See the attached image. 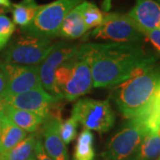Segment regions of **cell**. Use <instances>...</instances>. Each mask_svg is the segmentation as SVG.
I'll return each mask as SVG.
<instances>
[{"instance_id":"obj_1","label":"cell","mask_w":160,"mask_h":160,"mask_svg":"<svg viewBox=\"0 0 160 160\" xmlns=\"http://www.w3.org/2000/svg\"><path fill=\"white\" fill-rule=\"evenodd\" d=\"M80 49L89 61L93 86L97 88H112L158 60L141 44L86 43Z\"/></svg>"},{"instance_id":"obj_2","label":"cell","mask_w":160,"mask_h":160,"mask_svg":"<svg viewBox=\"0 0 160 160\" xmlns=\"http://www.w3.org/2000/svg\"><path fill=\"white\" fill-rule=\"evenodd\" d=\"M160 83V63H150L138 69L125 81L112 87L111 98L127 119L136 117L153 96Z\"/></svg>"},{"instance_id":"obj_3","label":"cell","mask_w":160,"mask_h":160,"mask_svg":"<svg viewBox=\"0 0 160 160\" xmlns=\"http://www.w3.org/2000/svg\"><path fill=\"white\" fill-rule=\"evenodd\" d=\"M92 86L90 63L79 47L73 57L56 69L54 73V96L71 102L89 92Z\"/></svg>"},{"instance_id":"obj_4","label":"cell","mask_w":160,"mask_h":160,"mask_svg":"<svg viewBox=\"0 0 160 160\" xmlns=\"http://www.w3.org/2000/svg\"><path fill=\"white\" fill-rule=\"evenodd\" d=\"M85 0H55L40 6L33 21L22 28L23 34L50 38L57 37L58 31L66 15Z\"/></svg>"},{"instance_id":"obj_5","label":"cell","mask_w":160,"mask_h":160,"mask_svg":"<svg viewBox=\"0 0 160 160\" xmlns=\"http://www.w3.org/2000/svg\"><path fill=\"white\" fill-rule=\"evenodd\" d=\"M89 37L94 40L118 44L142 45L145 40L133 20L127 14L118 12L105 13L102 22L92 30Z\"/></svg>"},{"instance_id":"obj_6","label":"cell","mask_w":160,"mask_h":160,"mask_svg":"<svg viewBox=\"0 0 160 160\" xmlns=\"http://www.w3.org/2000/svg\"><path fill=\"white\" fill-rule=\"evenodd\" d=\"M53 44L50 38L22 34L15 38L5 52V63L23 66H38L52 49Z\"/></svg>"},{"instance_id":"obj_7","label":"cell","mask_w":160,"mask_h":160,"mask_svg":"<svg viewBox=\"0 0 160 160\" xmlns=\"http://www.w3.org/2000/svg\"><path fill=\"white\" fill-rule=\"evenodd\" d=\"M124 127L115 133L101 153L102 160H130L149 131L135 118L128 119Z\"/></svg>"},{"instance_id":"obj_8","label":"cell","mask_w":160,"mask_h":160,"mask_svg":"<svg viewBox=\"0 0 160 160\" xmlns=\"http://www.w3.org/2000/svg\"><path fill=\"white\" fill-rule=\"evenodd\" d=\"M71 116L87 130L99 133L109 132L114 126L115 113L109 100L80 99L75 103Z\"/></svg>"},{"instance_id":"obj_9","label":"cell","mask_w":160,"mask_h":160,"mask_svg":"<svg viewBox=\"0 0 160 160\" xmlns=\"http://www.w3.org/2000/svg\"><path fill=\"white\" fill-rule=\"evenodd\" d=\"M80 46L68 42L54 43L52 49L38 65V73L41 85L47 92L54 96V73L66 61L73 57Z\"/></svg>"},{"instance_id":"obj_10","label":"cell","mask_w":160,"mask_h":160,"mask_svg":"<svg viewBox=\"0 0 160 160\" xmlns=\"http://www.w3.org/2000/svg\"><path fill=\"white\" fill-rule=\"evenodd\" d=\"M5 103L16 109L27 110L43 118L48 116L50 110L61 100L50 94L44 88H37L18 94L2 96Z\"/></svg>"},{"instance_id":"obj_11","label":"cell","mask_w":160,"mask_h":160,"mask_svg":"<svg viewBox=\"0 0 160 160\" xmlns=\"http://www.w3.org/2000/svg\"><path fill=\"white\" fill-rule=\"evenodd\" d=\"M6 77L5 95L18 94L37 88L41 85L38 66H23L11 63H0Z\"/></svg>"},{"instance_id":"obj_12","label":"cell","mask_w":160,"mask_h":160,"mask_svg":"<svg viewBox=\"0 0 160 160\" xmlns=\"http://www.w3.org/2000/svg\"><path fill=\"white\" fill-rule=\"evenodd\" d=\"M61 123L59 106L56 104L44 120L42 128V143L47 155L52 160H69L66 144L63 142L60 135Z\"/></svg>"},{"instance_id":"obj_13","label":"cell","mask_w":160,"mask_h":160,"mask_svg":"<svg viewBox=\"0 0 160 160\" xmlns=\"http://www.w3.org/2000/svg\"><path fill=\"white\" fill-rule=\"evenodd\" d=\"M127 15L143 29L160 30V5L155 0H135Z\"/></svg>"},{"instance_id":"obj_14","label":"cell","mask_w":160,"mask_h":160,"mask_svg":"<svg viewBox=\"0 0 160 160\" xmlns=\"http://www.w3.org/2000/svg\"><path fill=\"white\" fill-rule=\"evenodd\" d=\"M82 3L74 7L66 15L58 31L57 37L72 40L79 38L86 34L87 29L83 19Z\"/></svg>"},{"instance_id":"obj_15","label":"cell","mask_w":160,"mask_h":160,"mask_svg":"<svg viewBox=\"0 0 160 160\" xmlns=\"http://www.w3.org/2000/svg\"><path fill=\"white\" fill-rule=\"evenodd\" d=\"M4 115L18 127L27 132H34L44 123V118L27 110L16 109L5 103Z\"/></svg>"},{"instance_id":"obj_16","label":"cell","mask_w":160,"mask_h":160,"mask_svg":"<svg viewBox=\"0 0 160 160\" xmlns=\"http://www.w3.org/2000/svg\"><path fill=\"white\" fill-rule=\"evenodd\" d=\"M27 137V132L18 127L4 115L0 133V154H4L15 147Z\"/></svg>"},{"instance_id":"obj_17","label":"cell","mask_w":160,"mask_h":160,"mask_svg":"<svg viewBox=\"0 0 160 160\" xmlns=\"http://www.w3.org/2000/svg\"><path fill=\"white\" fill-rule=\"evenodd\" d=\"M40 6L36 0H22L17 4L12 5V22L21 28L28 26L33 21Z\"/></svg>"},{"instance_id":"obj_18","label":"cell","mask_w":160,"mask_h":160,"mask_svg":"<svg viewBox=\"0 0 160 160\" xmlns=\"http://www.w3.org/2000/svg\"><path fill=\"white\" fill-rule=\"evenodd\" d=\"M159 157L160 129L145 136L130 160H156Z\"/></svg>"},{"instance_id":"obj_19","label":"cell","mask_w":160,"mask_h":160,"mask_svg":"<svg viewBox=\"0 0 160 160\" xmlns=\"http://www.w3.org/2000/svg\"><path fill=\"white\" fill-rule=\"evenodd\" d=\"M37 136L31 134L18 143L15 147L4 154H0V160H26L34 152Z\"/></svg>"},{"instance_id":"obj_20","label":"cell","mask_w":160,"mask_h":160,"mask_svg":"<svg viewBox=\"0 0 160 160\" xmlns=\"http://www.w3.org/2000/svg\"><path fill=\"white\" fill-rule=\"evenodd\" d=\"M94 157L93 134L90 130L84 129L77 140L73 158L75 160H93Z\"/></svg>"},{"instance_id":"obj_21","label":"cell","mask_w":160,"mask_h":160,"mask_svg":"<svg viewBox=\"0 0 160 160\" xmlns=\"http://www.w3.org/2000/svg\"><path fill=\"white\" fill-rule=\"evenodd\" d=\"M83 19L87 30L94 29L102 22L104 13L94 3L85 0L83 3Z\"/></svg>"},{"instance_id":"obj_22","label":"cell","mask_w":160,"mask_h":160,"mask_svg":"<svg viewBox=\"0 0 160 160\" xmlns=\"http://www.w3.org/2000/svg\"><path fill=\"white\" fill-rule=\"evenodd\" d=\"M14 31V22L5 14H0V51L6 47Z\"/></svg>"},{"instance_id":"obj_23","label":"cell","mask_w":160,"mask_h":160,"mask_svg":"<svg viewBox=\"0 0 160 160\" xmlns=\"http://www.w3.org/2000/svg\"><path fill=\"white\" fill-rule=\"evenodd\" d=\"M78 122L72 116L66 119L64 122L62 121L60 126V135L65 144H69L77 136V129H78Z\"/></svg>"},{"instance_id":"obj_24","label":"cell","mask_w":160,"mask_h":160,"mask_svg":"<svg viewBox=\"0 0 160 160\" xmlns=\"http://www.w3.org/2000/svg\"><path fill=\"white\" fill-rule=\"evenodd\" d=\"M136 26H137L138 29L140 30V32L143 35L145 40L149 41L151 44V46H153L155 51L160 55V30L143 29L142 27L138 26L137 24H136Z\"/></svg>"},{"instance_id":"obj_25","label":"cell","mask_w":160,"mask_h":160,"mask_svg":"<svg viewBox=\"0 0 160 160\" xmlns=\"http://www.w3.org/2000/svg\"><path fill=\"white\" fill-rule=\"evenodd\" d=\"M34 154L37 158V160H52L46 152L44 146H43V143H42V140L39 137L37 138V141H36Z\"/></svg>"},{"instance_id":"obj_26","label":"cell","mask_w":160,"mask_h":160,"mask_svg":"<svg viewBox=\"0 0 160 160\" xmlns=\"http://www.w3.org/2000/svg\"><path fill=\"white\" fill-rule=\"evenodd\" d=\"M6 88V77L0 65V97L3 96Z\"/></svg>"},{"instance_id":"obj_27","label":"cell","mask_w":160,"mask_h":160,"mask_svg":"<svg viewBox=\"0 0 160 160\" xmlns=\"http://www.w3.org/2000/svg\"><path fill=\"white\" fill-rule=\"evenodd\" d=\"M4 107H5V101L3 97H0V133L2 130V125H3V119H4Z\"/></svg>"},{"instance_id":"obj_28","label":"cell","mask_w":160,"mask_h":160,"mask_svg":"<svg viewBox=\"0 0 160 160\" xmlns=\"http://www.w3.org/2000/svg\"><path fill=\"white\" fill-rule=\"evenodd\" d=\"M0 6L6 8H11L12 3L10 0H0Z\"/></svg>"},{"instance_id":"obj_29","label":"cell","mask_w":160,"mask_h":160,"mask_svg":"<svg viewBox=\"0 0 160 160\" xmlns=\"http://www.w3.org/2000/svg\"><path fill=\"white\" fill-rule=\"evenodd\" d=\"M157 91H158V92L160 94V83L159 85H158V88H157Z\"/></svg>"},{"instance_id":"obj_30","label":"cell","mask_w":160,"mask_h":160,"mask_svg":"<svg viewBox=\"0 0 160 160\" xmlns=\"http://www.w3.org/2000/svg\"><path fill=\"white\" fill-rule=\"evenodd\" d=\"M33 155H34V152H33V154L31 155V156L29 157V158H28V159H26V160H32V158H33Z\"/></svg>"},{"instance_id":"obj_31","label":"cell","mask_w":160,"mask_h":160,"mask_svg":"<svg viewBox=\"0 0 160 160\" xmlns=\"http://www.w3.org/2000/svg\"><path fill=\"white\" fill-rule=\"evenodd\" d=\"M32 160H37V158H36V156H35V154L33 155V158H32Z\"/></svg>"},{"instance_id":"obj_32","label":"cell","mask_w":160,"mask_h":160,"mask_svg":"<svg viewBox=\"0 0 160 160\" xmlns=\"http://www.w3.org/2000/svg\"><path fill=\"white\" fill-rule=\"evenodd\" d=\"M155 1H157V2H158V3L160 5V0H155Z\"/></svg>"},{"instance_id":"obj_33","label":"cell","mask_w":160,"mask_h":160,"mask_svg":"<svg viewBox=\"0 0 160 160\" xmlns=\"http://www.w3.org/2000/svg\"><path fill=\"white\" fill-rule=\"evenodd\" d=\"M156 160H160V157H159V158H157Z\"/></svg>"},{"instance_id":"obj_34","label":"cell","mask_w":160,"mask_h":160,"mask_svg":"<svg viewBox=\"0 0 160 160\" xmlns=\"http://www.w3.org/2000/svg\"><path fill=\"white\" fill-rule=\"evenodd\" d=\"M72 160H75V159H74V158H73V159H72Z\"/></svg>"}]
</instances>
